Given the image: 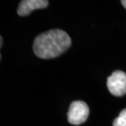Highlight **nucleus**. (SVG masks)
<instances>
[{"instance_id":"1","label":"nucleus","mask_w":126,"mask_h":126,"mask_svg":"<svg viewBox=\"0 0 126 126\" xmlns=\"http://www.w3.org/2000/svg\"><path fill=\"white\" fill-rule=\"evenodd\" d=\"M71 45V39L66 32L53 29L42 33L35 38L33 50L38 57L52 59L59 57Z\"/></svg>"},{"instance_id":"2","label":"nucleus","mask_w":126,"mask_h":126,"mask_svg":"<svg viewBox=\"0 0 126 126\" xmlns=\"http://www.w3.org/2000/svg\"><path fill=\"white\" fill-rule=\"evenodd\" d=\"M89 115V108L83 101H75L70 106L67 113L68 121L74 125H79L87 120Z\"/></svg>"},{"instance_id":"6","label":"nucleus","mask_w":126,"mask_h":126,"mask_svg":"<svg viewBox=\"0 0 126 126\" xmlns=\"http://www.w3.org/2000/svg\"><path fill=\"white\" fill-rule=\"evenodd\" d=\"M121 3H122V5L124 6V7L126 9V0H122L121 1Z\"/></svg>"},{"instance_id":"5","label":"nucleus","mask_w":126,"mask_h":126,"mask_svg":"<svg viewBox=\"0 0 126 126\" xmlns=\"http://www.w3.org/2000/svg\"><path fill=\"white\" fill-rule=\"evenodd\" d=\"M113 126H126V108L121 110L119 116L114 120Z\"/></svg>"},{"instance_id":"7","label":"nucleus","mask_w":126,"mask_h":126,"mask_svg":"<svg viewBox=\"0 0 126 126\" xmlns=\"http://www.w3.org/2000/svg\"><path fill=\"white\" fill-rule=\"evenodd\" d=\"M0 39H1V44H0V46L2 47V36L0 37Z\"/></svg>"},{"instance_id":"4","label":"nucleus","mask_w":126,"mask_h":126,"mask_svg":"<svg viewBox=\"0 0 126 126\" xmlns=\"http://www.w3.org/2000/svg\"><path fill=\"white\" fill-rule=\"evenodd\" d=\"M48 3L49 2L47 0H23L19 4L17 14L20 16H27L34 10L47 7Z\"/></svg>"},{"instance_id":"3","label":"nucleus","mask_w":126,"mask_h":126,"mask_svg":"<svg viewBox=\"0 0 126 126\" xmlns=\"http://www.w3.org/2000/svg\"><path fill=\"white\" fill-rule=\"evenodd\" d=\"M107 85L112 95L121 97L126 94V73L115 70L107 78Z\"/></svg>"}]
</instances>
